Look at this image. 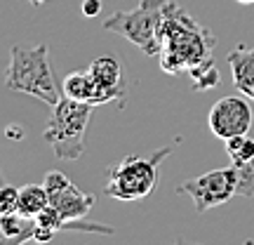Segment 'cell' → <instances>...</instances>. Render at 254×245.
Listing matches in <instances>:
<instances>
[{"instance_id":"8","label":"cell","mask_w":254,"mask_h":245,"mask_svg":"<svg viewBox=\"0 0 254 245\" xmlns=\"http://www.w3.org/2000/svg\"><path fill=\"white\" fill-rule=\"evenodd\" d=\"M92 81L97 85V106L99 104H109L113 99H120L125 94V76H123V66L116 57L101 55L87 66Z\"/></svg>"},{"instance_id":"22","label":"cell","mask_w":254,"mask_h":245,"mask_svg":"<svg viewBox=\"0 0 254 245\" xmlns=\"http://www.w3.org/2000/svg\"><path fill=\"white\" fill-rule=\"evenodd\" d=\"M43 2H47V0H31V5H43Z\"/></svg>"},{"instance_id":"5","label":"cell","mask_w":254,"mask_h":245,"mask_svg":"<svg viewBox=\"0 0 254 245\" xmlns=\"http://www.w3.org/2000/svg\"><path fill=\"white\" fill-rule=\"evenodd\" d=\"M170 0H139L134 9L127 12H113L109 19L101 21L104 31L129 40L146 57H158L160 52V24H163L165 9Z\"/></svg>"},{"instance_id":"10","label":"cell","mask_w":254,"mask_h":245,"mask_svg":"<svg viewBox=\"0 0 254 245\" xmlns=\"http://www.w3.org/2000/svg\"><path fill=\"white\" fill-rule=\"evenodd\" d=\"M228 66H231L233 87L254 101V47L240 45L233 52H228Z\"/></svg>"},{"instance_id":"20","label":"cell","mask_w":254,"mask_h":245,"mask_svg":"<svg viewBox=\"0 0 254 245\" xmlns=\"http://www.w3.org/2000/svg\"><path fill=\"white\" fill-rule=\"evenodd\" d=\"M101 12V0H82V14L85 17H97Z\"/></svg>"},{"instance_id":"13","label":"cell","mask_w":254,"mask_h":245,"mask_svg":"<svg viewBox=\"0 0 254 245\" xmlns=\"http://www.w3.org/2000/svg\"><path fill=\"white\" fill-rule=\"evenodd\" d=\"M50 205V193L43 184H26L19 189V205L17 210L26 217L36 219L43 210Z\"/></svg>"},{"instance_id":"2","label":"cell","mask_w":254,"mask_h":245,"mask_svg":"<svg viewBox=\"0 0 254 245\" xmlns=\"http://www.w3.org/2000/svg\"><path fill=\"white\" fill-rule=\"evenodd\" d=\"M5 87L12 92H19V94L36 97L50 106H55L62 99V85H59L55 69L50 64V52H47L45 43L36 47L14 45L9 50Z\"/></svg>"},{"instance_id":"15","label":"cell","mask_w":254,"mask_h":245,"mask_svg":"<svg viewBox=\"0 0 254 245\" xmlns=\"http://www.w3.org/2000/svg\"><path fill=\"white\" fill-rule=\"evenodd\" d=\"M238 191L236 196L240 198H252L254 196V156L247 163L238 165Z\"/></svg>"},{"instance_id":"1","label":"cell","mask_w":254,"mask_h":245,"mask_svg":"<svg viewBox=\"0 0 254 245\" xmlns=\"http://www.w3.org/2000/svg\"><path fill=\"white\" fill-rule=\"evenodd\" d=\"M160 52L158 62L165 73H189L190 78H195L198 73L207 71L209 66H214L212 50L217 45V38L207 26L198 24L189 12L179 5H170L165 9L163 24H160Z\"/></svg>"},{"instance_id":"17","label":"cell","mask_w":254,"mask_h":245,"mask_svg":"<svg viewBox=\"0 0 254 245\" xmlns=\"http://www.w3.org/2000/svg\"><path fill=\"white\" fill-rule=\"evenodd\" d=\"M71 184V179L66 177L64 172H59V170H52V172H47L45 174V179H43V186L47 189V193L52 196V193H57V191H62L66 189Z\"/></svg>"},{"instance_id":"21","label":"cell","mask_w":254,"mask_h":245,"mask_svg":"<svg viewBox=\"0 0 254 245\" xmlns=\"http://www.w3.org/2000/svg\"><path fill=\"white\" fill-rule=\"evenodd\" d=\"M236 2H240V5H254V0H236Z\"/></svg>"},{"instance_id":"11","label":"cell","mask_w":254,"mask_h":245,"mask_svg":"<svg viewBox=\"0 0 254 245\" xmlns=\"http://www.w3.org/2000/svg\"><path fill=\"white\" fill-rule=\"evenodd\" d=\"M36 219L26 217L21 212H7L0 215V245H21L26 241H33Z\"/></svg>"},{"instance_id":"9","label":"cell","mask_w":254,"mask_h":245,"mask_svg":"<svg viewBox=\"0 0 254 245\" xmlns=\"http://www.w3.org/2000/svg\"><path fill=\"white\" fill-rule=\"evenodd\" d=\"M50 205H55L59 210V215L64 217V224L66 222H75V219H82L94 205V196L87 193V191L78 189L75 184H68L66 189L57 191L50 196Z\"/></svg>"},{"instance_id":"3","label":"cell","mask_w":254,"mask_h":245,"mask_svg":"<svg viewBox=\"0 0 254 245\" xmlns=\"http://www.w3.org/2000/svg\"><path fill=\"white\" fill-rule=\"evenodd\" d=\"M172 154L170 146L155 149L151 156H125L118 165L109 167V182L104 193L109 198L134 203L151 196L158 186V165Z\"/></svg>"},{"instance_id":"14","label":"cell","mask_w":254,"mask_h":245,"mask_svg":"<svg viewBox=\"0 0 254 245\" xmlns=\"http://www.w3.org/2000/svg\"><path fill=\"white\" fill-rule=\"evenodd\" d=\"M226 144V154L231 158V165H243L254 156V139L247 135H236L224 142Z\"/></svg>"},{"instance_id":"19","label":"cell","mask_w":254,"mask_h":245,"mask_svg":"<svg viewBox=\"0 0 254 245\" xmlns=\"http://www.w3.org/2000/svg\"><path fill=\"white\" fill-rule=\"evenodd\" d=\"M57 231L50 227H40V224H36V229H33V241H38V243H50V241H55Z\"/></svg>"},{"instance_id":"18","label":"cell","mask_w":254,"mask_h":245,"mask_svg":"<svg viewBox=\"0 0 254 245\" xmlns=\"http://www.w3.org/2000/svg\"><path fill=\"white\" fill-rule=\"evenodd\" d=\"M217 85H219L217 66H209L207 71L198 73V76L193 78V87H195V90H209V87H217Z\"/></svg>"},{"instance_id":"6","label":"cell","mask_w":254,"mask_h":245,"mask_svg":"<svg viewBox=\"0 0 254 245\" xmlns=\"http://www.w3.org/2000/svg\"><path fill=\"white\" fill-rule=\"evenodd\" d=\"M238 191V170L236 165H228V167H219V170H209V172L186 179V182L177 189V193L189 196L193 200V205L200 215L207 212V210L224 205L236 196Z\"/></svg>"},{"instance_id":"4","label":"cell","mask_w":254,"mask_h":245,"mask_svg":"<svg viewBox=\"0 0 254 245\" xmlns=\"http://www.w3.org/2000/svg\"><path fill=\"white\" fill-rule=\"evenodd\" d=\"M94 106L87 101H75L62 97L52 106V116L45 127V142L52 146L57 158L78 161L85 151V132L90 125Z\"/></svg>"},{"instance_id":"12","label":"cell","mask_w":254,"mask_h":245,"mask_svg":"<svg viewBox=\"0 0 254 245\" xmlns=\"http://www.w3.org/2000/svg\"><path fill=\"white\" fill-rule=\"evenodd\" d=\"M64 97L75 101H87L92 106H97V85L92 81L90 71H71L62 82Z\"/></svg>"},{"instance_id":"7","label":"cell","mask_w":254,"mask_h":245,"mask_svg":"<svg viewBox=\"0 0 254 245\" xmlns=\"http://www.w3.org/2000/svg\"><path fill=\"white\" fill-rule=\"evenodd\" d=\"M252 120L254 113L247 104V97H221L207 113L209 132L224 142L236 135H247Z\"/></svg>"},{"instance_id":"16","label":"cell","mask_w":254,"mask_h":245,"mask_svg":"<svg viewBox=\"0 0 254 245\" xmlns=\"http://www.w3.org/2000/svg\"><path fill=\"white\" fill-rule=\"evenodd\" d=\"M17 205H19V189L12 186L9 182H5V177L0 172V215L17 212Z\"/></svg>"}]
</instances>
